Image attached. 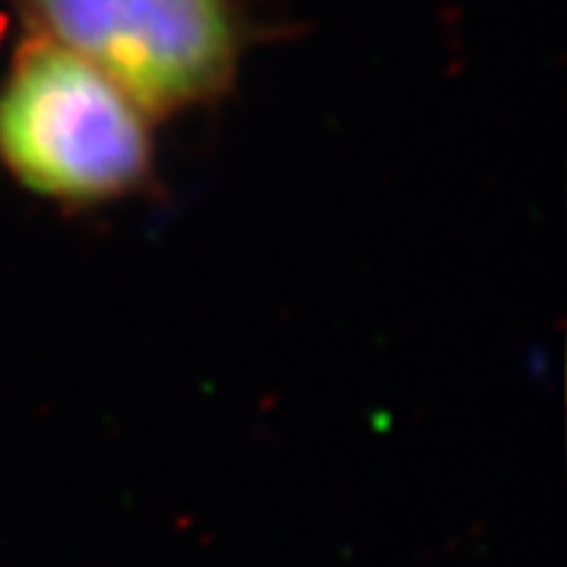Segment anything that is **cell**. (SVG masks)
Listing matches in <instances>:
<instances>
[{
  "label": "cell",
  "mask_w": 567,
  "mask_h": 567,
  "mask_svg": "<svg viewBox=\"0 0 567 567\" xmlns=\"http://www.w3.org/2000/svg\"><path fill=\"white\" fill-rule=\"evenodd\" d=\"M0 163L68 209L127 200L154 177L151 120L87 61L32 35L0 82Z\"/></svg>",
  "instance_id": "cell-1"
},
{
  "label": "cell",
  "mask_w": 567,
  "mask_h": 567,
  "mask_svg": "<svg viewBox=\"0 0 567 567\" xmlns=\"http://www.w3.org/2000/svg\"><path fill=\"white\" fill-rule=\"evenodd\" d=\"M35 38L99 70L148 120L200 111L238 82L247 21L235 0H12Z\"/></svg>",
  "instance_id": "cell-2"
}]
</instances>
